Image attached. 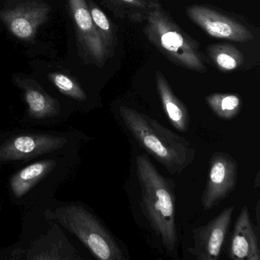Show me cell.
Segmentation results:
<instances>
[{
	"label": "cell",
	"mask_w": 260,
	"mask_h": 260,
	"mask_svg": "<svg viewBox=\"0 0 260 260\" xmlns=\"http://www.w3.org/2000/svg\"><path fill=\"white\" fill-rule=\"evenodd\" d=\"M228 256L234 260H259L260 248L247 206L242 208L234 225Z\"/></svg>",
	"instance_id": "8fae6325"
},
{
	"label": "cell",
	"mask_w": 260,
	"mask_h": 260,
	"mask_svg": "<svg viewBox=\"0 0 260 260\" xmlns=\"http://www.w3.org/2000/svg\"><path fill=\"white\" fill-rule=\"evenodd\" d=\"M119 114L134 139L172 175L180 174L194 160L191 144L156 120L125 106H120Z\"/></svg>",
	"instance_id": "6da1fadb"
},
{
	"label": "cell",
	"mask_w": 260,
	"mask_h": 260,
	"mask_svg": "<svg viewBox=\"0 0 260 260\" xmlns=\"http://www.w3.org/2000/svg\"><path fill=\"white\" fill-rule=\"evenodd\" d=\"M64 138L49 135H22L12 138L0 147V159H30L59 150L67 144Z\"/></svg>",
	"instance_id": "30bf717a"
},
{
	"label": "cell",
	"mask_w": 260,
	"mask_h": 260,
	"mask_svg": "<svg viewBox=\"0 0 260 260\" xmlns=\"http://www.w3.org/2000/svg\"><path fill=\"white\" fill-rule=\"evenodd\" d=\"M205 101L214 115L226 121L236 118L243 106L240 97L234 94H211L205 98Z\"/></svg>",
	"instance_id": "e0dca14e"
},
{
	"label": "cell",
	"mask_w": 260,
	"mask_h": 260,
	"mask_svg": "<svg viewBox=\"0 0 260 260\" xmlns=\"http://www.w3.org/2000/svg\"><path fill=\"white\" fill-rule=\"evenodd\" d=\"M48 77L61 93L80 101L86 100V93L72 77L63 73H51Z\"/></svg>",
	"instance_id": "d6986e66"
},
{
	"label": "cell",
	"mask_w": 260,
	"mask_h": 260,
	"mask_svg": "<svg viewBox=\"0 0 260 260\" xmlns=\"http://www.w3.org/2000/svg\"><path fill=\"white\" fill-rule=\"evenodd\" d=\"M207 54L216 67L224 72L234 71L243 63V54L229 44L209 45Z\"/></svg>",
	"instance_id": "2e32d148"
},
{
	"label": "cell",
	"mask_w": 260,
	"mask_h": 260,
	"mask_svg": "<svg viewBox=\"0 0 260 260\" xmlns=\"http://www.w3.org/2000/svg\"><path fill=\"white\" fill-rule=\"evenodd\" d=\"M54 218L75 234L99 259H126L124 249L118 240L82 205L75 204L60 207L56 210Z\"/></svg>",
	"instance_id": "277c9868"
},
{
	"label": "cell",
	"mask_w": 260,
	"mask_h": 260,
	"mask_svg": "<svg viewBox=\"0 0 260 260\" xmlns=\"http://www.w3.org/2000/svg\"><path fill=\"white\" fill-rule=\"evenodd\" d=\"M16 82L23 90L30 115L33 118L41 119L55 116L59 113L58 102L47 94L34 80L19 78Z\"/></svg>",
	"instance_id": "4fadbf2b"
},
{
	"label": "cell",
	"mask_w": 260,
	"mask_h": 260,
	"mask_svg": "<svg viewBox=\"0 0 260 260\" xmlns=\"http://www.w3.org/2000/svg\"><path fill=\"white\" fill-rule=\"evenodd\" d=\"M86 3L95 28L109 55L112 57L117 45V34L114 25L107 16L93 2V0H87Z\"/></svg>",
	"instance_id": "ac0fdd59"
},
{
	"label": "cell",
	"mask_w": 260,
	"mask_h": 260,
	"mask_svg": "<svg viewBox=\"0 0 260 260\" xmlns=\"http://www.w3.org/2000/svg\"><path fill=\"white\" fill-rule=\"evenodd\" d=\"M234 206L223 209L206 224L192 231L194 244L188 251L199 260H217L228 234Z\"/></svg>",
	"instance_id": "ba28073f"
},
{
	"label": "cell",
	"mask_w": 260,
	"mask_h": 260,
	"mask_svg": "<svg viewBox=\"0 0 260 260\" xmlns=\"http://www.w3.org/2000/svg\"><path fill=\"white\" fill-rule=\"evenodd\" d=\"M51 7L46 3L28 2L0 13V19L18 39L31 41L48 21Z\"/></svg>",
	"instance_id": "9c48e42d"
},
{
	"label": "cell",
	"mask_w": 260,
	"mask_h": 260,
	"mask_svg": "<svg viewBox=\"0 0 260 260\" xmlns=\"http://www.w3.org/2000/svg\"><path fill=\"white\" fill-rule=\"evenodd\" d=\"M68 4L80 55L85 61L103 67L111 57L92 22L86 0H68Z\"/></svg>",
	"instance_id": "5b68a950"
},
{
	"label": "cell",
	"mask_w": 260,
	"mask_h": 260,
	"mask_svg": "<svg viewBox=\"0 0 260 260\" xmlns=\"http://www.w3.org/2000/svg\"><path fill=\"white\" fill-rule=\"evenodd\" d=\"M156 80L162 109L169 121L176 130L181 132H187L189 127L190 118L186 106L173 93L161 71L156 72Z\"/></svg>",
	"instance_id": "7c38bea8"
},
{
	"label": "cell",
	"mask_w": 260,
	"mask_h": 260,
	"mask_svg": "<svg viewBox=\"0 0 260 260\" xmlns=\"http://www.w3.org/2000/svg\"><path fill=\"white\" fill-rule=\"evenodd\" d=\"M117 16L134 22L145 20L147 13L154 6V0H101Z\"/></svg>",
	"instance_id": "9a60e30c"
},
{
	"label": "cell",
	"mask_w": 260,
	"mask_h": 260,
	"mask_svg": "<svg viewBox=\"0 0 260 260\" xmlns=\"http://www.w3.org/2000/svg\"><path fill=\"white\" fill-rule=\"evenodd\" d=\"M186 14L194 24L214 39L247 42L254 39L252 31L238 21L204 6L187 7Z\"/></svg>",
	"instance_id": "52a82bcc"
},
{
	"label": "cell",
	"mask_w": 260,
	"mask_h": 260,
	"mask_svg": "<svg viewBox=\"0 0 260 260\" xmlns=\"http://www.w3.org/2000/svg\"><path fill=\"white\" fill-rule=\"evenodd\" d=\"M144 33L150 42L178 66L196 72H206L199 45L191 39L156 2L146 16Z\"/></svg>",
	"instance_id": "3957f363"
},
{
	"label": "cell",
	"mask_w": 260,
	"mask_h": 260,
	"mask_svg": "<svg viewBox=\"0 0 260 260\" xmlns=\"http://www.w3.org/2000/svg\"><path fill=\"white\" fill-rule=\"evenodd\" d=\"M136 165L143 213L165 249L173 251L178 242L174 182L159 173L147 154L137 156Z\"/></svg>",
	"instance_id": "7a4b0ae2"
},
{
	"label": "cell",
	"mask_w": 260,
	"mask_h": 260,
	"mask_svg": "<svg viewBox=\"0 0 260 260\" xmlns=\"http://www.w3.org/2000/svg\"><path fill=\"white\" fill-rule=\"evenodd\" d=\"M238 164L231 155L223 152L213 153L209 161V172L202 202L204 209L210 210L226 199L237 185Z\"/></svg>",
	"instance_id": "8992f818"
},
{
	"label": "cell",
	"mask_w": 260,
	"mask_h": 260,
	"mask_svg": "<svg viewBox=\"0 0 260 260\" xmlns=\"http://www.w3.org/2000/svg\"><path fill=\"white\" fill-rule=\"evenodd\" d=\"M55 164L54 160L36 162L15 175L12 179V191L16 197L20 198L26 194L39 181H40Z\"/></svg>",
	"instance_id": "5bb4252c"
}]
</instances>
